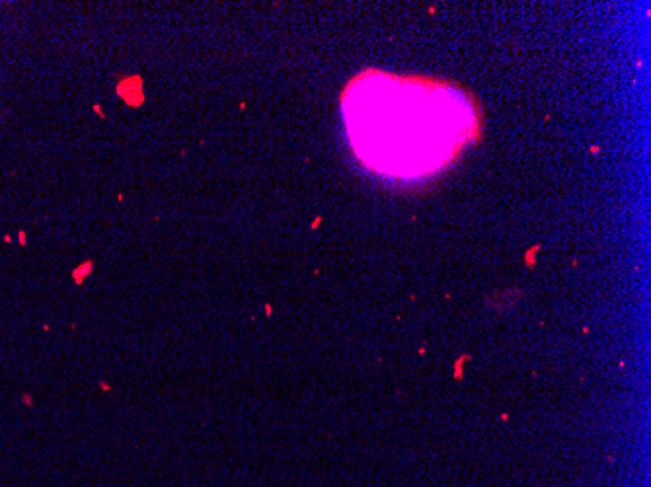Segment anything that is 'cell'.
Listing matches in <instances>:
<instances>
[{
  "label": "cell",
  "instance_id": "1",
  "mask_svg": "<svg viewBox=\"0 0 651 487\" xmlns=\"http://www.w3.org/2000/svg\"><path fill=\"white\" fill-rule=\"evenodd\" d=\"M341 110L363 164L406 181L451 164L478 127L472 103L461 90L384 73L353 80Z\"/></svg>",
  "mask_w": 651,
  "mask_h": 487
}]
</instances>
